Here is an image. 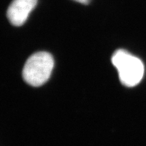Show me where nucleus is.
Segmentation results:
<instances>
[{"instance_id":"1","label":"nucleus","mask_w":146,"mask_h":146,"mask_svg":"<svg viewBox=\"0 0 146 146\" xmlns=\"http://www.w3.org/2000/svg\"><path fill=\"white\" fill-rule=\"evenodd\" d=\"M111 60L124 85L134 87L140 83L143 76L144 66L139 58L125 50H118L113 54Z\"/></svg>"},{"instance_id":"2","label":"nucleus","mask_w":146,"mask_h":146,"mask_svg":"<svg viewBox=\"0 0 146 146\" xmlns=\"http://www.w3.org/2000/svg\"><path fill=\"white\" fill-rule=\"evenodd\" d=\"M54 66V58L50 53L36 52L25 63L23 71L24 80L31 86H41L50 77Z\"/></svg>"},{"instance_id":"3","label":"nucleus","mask_w":146,"mask_h":146,"mask_svg":"<svg viewBox=\"0 0 146 146\" xmlns=\"http://www.w3.org/2000/svg\"><path fill=\"white\" fill-rule=\"evenodd\" d=\"M36 3L37 0H13L7 11V17L10 23L15 27L23 25Z\"/></svg>"},{"instance_id":"4","label":"nucleus","mask_w":146,"mask_h":146,"mask_svg":"<svg viewBox=\"0 0 146 146\" xmlns=\"http://www.w3.org/2000/svg\"><path fill=\"white\" fill-rule=\"evenodd\" d=\"M74 1H76V2L83 3V4H88L91 0H74Z\"/></svg>"}]
</instances>
